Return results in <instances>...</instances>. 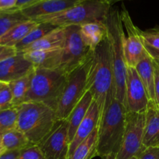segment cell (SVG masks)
Listing matches in <instances>:
<instances>
[{
    "instance_id": "d4e9b609",
    "label": "cell",
    "mask_w": 159,
    "mask_h": 159,
    "mask_svg": "<svg viewBox=\"0 0 159 159\" xmlns=\"http://www.w3.org/2000/svg\"><path fill=\"white\" fill-rule=\"evenodd\" d=\"M33 71L26 75L8 83L10 88L11 93H12V107H17L25 102L30 88Z\"/></svg>"
},
{
    "instance_id": "7c38bea8",
    "label": "cell",
    "mask_w": 159,
    "mask_h": 159,
    "mask_svg": "<svg viewBox=\"0 0 159 159\" xmlns=\"http://www.w3.org/2000/svg\"><path fill=\"white\" fill-rule=\"evenodd\" d=\"M125 100L127 112L145 113L149 107L147 94L134 67H127L126 69Z\"/></svg>"
},
{
    "instance_id": "ab89813d",
    "label": "cell",
    "mask_w": 159,
    "mask_h": 159,
    "mask_svg": "<svg viewBox=\"0 0 159 159\" xmlns=\"http://www.w3.org/2000/svg\"><path fill=\"white\" fill-rule=\"evenodd\" d=\"M157 159H159V147L157 148Z\"/></svg>"
},
{
    "instance_id": "d590c367",
    "label": "cell",
    "mask_w": 159,
    "mask_h": 159,
    "mask_svg": "<svg viewBox=\"0 0 159 159\" xmlns=\"http://www.w3.org/2000/svg\"><path fill=\"white\" fill-rule=\"evenodd\" d=\"M20 150L6 151L0 155V159H19Z\"/></svg>"
},
{
    "instance_id": "4dcf8cb0",
    "label": "cell",
    "mask_w": 159,
    "mask_h": 159,
    "mask_svg": "<svg viewBox=\"0 0 159 159\" xmlns=\"http://www.w3.org/2000/svg\"><path fill=\"white\" fill-rule=\"evenodd\" d=\"M140 36L144 43L153 48L159 49V30H140Z\"/></svg>"
},
{
    "instance_id": "484cf974",
    "label": "cell",
    "mask_w": 159,
    "mask_h": 159,
    "mask_svg": "<svg viewBox=\"0 0 159 159\" xmlns=\"http://www.w3.org/2000/svg\"><path fill=\"white\" fill-rule=\"evenodd\" d=\"M2 135L3 148L6 151L21 150L31 144L26 137L17 129H12L5 132Z\"/></svg>"
},
{
    "instance_id": "8fae6325",
    "label": "cell",
    "mask_w": 159,
    "mask_h": 159,
    "mask_svg": "<svg viewBox=\"0 0 159 159\" xmlns=\"http://www.w3.org/2000/svg\"><path fill=\"white\" fill-rule=\"evenodd\" d=\"M122 22L126 34L124 38V57L127 67H134L147 55L140 30L135 26L127 9L123 6L121 11Z\"/></svg>"
},
{
    "instance_id": "cb8c5ba5",
    "label": "cell",
    "mask_w": 159,
    "mask_h": 159,
    "mask_svg": "<svg viewBox=\"0 0 159 159\" xmlns=\"http://www.w3.org/2000/svg\"><path fill=\"white\" fill-rule=\"evenodd\" d=\"M58 26H55L48 23H38L37 26L33 28L21 41L19 42L14 47L16 51L17 52H22L25 48L34 43V42L39 40L41 38L45 37L46 34L54 30Z\"/></svg>"
},
{
    "instance_id": "60d3db41",
    "label": "cell",
    "mask_w": 159,
    "mask_h": 159,
    "mask_svg": "<svg viewBox=\"0 0 159 159\" xmlns=\"http://www.w3.org/2000/svg\"><path fill=\"white\" fill-rule=\"evenodd\" d=\"M153 61H154V60H153ZM154 61V62H155V63H156V64H157V65H158V67H159V61Z\"/></svg>"
},
{
    "instance_id": "1f68e13d",
    "label": "cell",
    "mask_w": 159,
    "mask_h": 159,
    "mask_svg": "<svg viewBox=\"0 0 159 159\" xmlns=\"http://www.w3.org/2000/svg\"><path fill=\"white\" fill-rule=\"evenodd\" d=\"M17 54L15 48L0 45V61Z\"/></svg>"
},
{
    "instance_id": "74e56055",
    "label": "cell",
    "mask_w": 159,
    "mask_h": 159,
    "mask_svg": "<svg viewBox=\"0 0 159 159\" xmlns=\"http://www.w3.org/2000/svg\"><path fill=\"white\" fill-rule=\"evenodd\" d=\"M40 1H41V0H17L15 9H17L20 10V9L27 7V6H31V5L38 2Z\"/></svg>"
},
{
    "instance_id": "44dd1931",
    "label": "cell",
    "mask_w": 159,
    "mask_h": 159,
    "mask_svg": "<svg viewBox=\"0 0 159 159\" xmlns=\"http://www.w3.org/2000/svg\"><path fill=\"white\" fill-rule=\"evenodd\" d=\"M64 40H65V27H57L39 40L28 46L20 53L43 51V50L60 49L63 47Z\"/></svg>"
},
{
    "instance_id": "8992f818",
    "label": "cell",
    "mask_w": 159,
    "mask_h": 159,
    "mask_svg": "<svg viewBox=\"0 0 159 159\" xmlns=\"http://www.w3.org/2000/svg\"><path fill=\"white\" fill-rule=\"evenodd\" d=\"M66 75L59 68H34L25 102H40L55 112L65 87Z\"/></svg>"
},
{
    "instance_id": "ffe728a7",
    "label": "cell",
    "mask_w": 159,
    "mask_h": 159,
    "mask_svg": "<svg viewBox=\"0 0 159 159\" xmlns=\"http://www.w3.org/2000/svg\"><path fill=\"white\" fill-rule=\"evenodd\" d=\"M80 36L84 44L91 51L107 37L104 22H94L80 26Z\"/></svg>"
},
{
    "instance_id": "e575fe53",
    "label": "cell",
    "mask_w": 159,
    "mask_h": 159,
    "mask_svg": "<svg viewBox=\"0 0 159 159\" xmlns=\"http://www.w3.org/2000/svg\"><path fill=\"white\" fill-rule=\"evenodd\" d=\"M143 46H144L145 51L147 53L148 55L155 61H159V49L153 48V47L147 44L144 42H143Z\"/></svg>"
},
{
    "instance_id": "83f0119b",
    "label": "cell",
    "mask_w": 159,
    "mask_h": 159,
    "mask_svg": "<svg viewBox=\"0 0 159 159\" xmlns=\"http://www.w3.org/2000/svg\"><path fill=\"white\" fill-rule=\"evenodd\" d=\"M17 107L0 110V134L12 129H17Z\"/></svg>"
},
{
    "instance_id": "b9f144b4",
    "label": "cell",
    "mask_w": 159,
    "mask_h": 159,
    "mask_svg": "<svg viewBox=\"0 0 159 159\" xmlns=\"http://www.w3.org/2000/svg\"><path fill=\"white\" fill-rule=\"evenodd\" d=\"M138 158V157H134V158H131V159H137Z\"/></svg>"
},
{
    "instance_id": "f35d334b",
    "label": "cell",
    "mask_w": 159,
    "mask_h": 159,
    "mask_svg": "<svg viewBox=\"0 0 159 159\" xmlns=\"http://www.w3.org/2000/svg\"><path fill=\"white\" fill-rule=\"evenodd\" d=\"M5 152L4 148H3V145H2V135L0 134V155Z\"/></svg>"
},
{
    "instance_id": "4fadbf2b",
    "label": "cell",
    "mask_w": 159,
    "mask_h": 159,
    "mask_svg": "<svg viewBox=\"0 0 159 159\" xmlns=\"http://www.w3.org/2000/svg\"><path fill=\"white\" fill-rule=\"evenodd\" d=\"M83 1L84 0H41L20 11L27 20H35L63 12Z\"/></svg>"
},
{
    "instance_id": "f546056e",
    "label": "cell",
    "mask_w": 159,
    "mask_h": 159,
    "mask_svg": "<svg viewBox=\"0 0 159 159\" xmlns=\"http://www.w3.org/2000/svg\"><path fill=\"white\" fill-rule=\"evenodd\" d=\"M12 93L8 83L1 82L0 87V110L12 107Z\"/></svg>"
},
{
    "instance_id": "603a6c76",
    "label": "cell",
    "mask_w": 159,
    "mask_h": 159,
    "mask_svg": "<svg viewBox=\"0 0 159 159\" xmlns=\"http://www.w3.org/2000/svg\"><path fill=\"white\" fill-rule=\"evenodd\" d=\"M98 129L97 127L91 134L76 147L67 159H92L97 156V141Z\"/></svg>"
},
{
    "instance_id": "836d02e7",
    "label": "cell",
    "mask_w": 159,
    "mask_h": 159,
    "mask_svg": "<svg viewBox=\"0 0 159 159\" xmlns=\"http://www.w3.org/2000/svg\"><path fill=\"white\" fill-rule=\"evenodd\" d=\"M157 148H146L137 159H157Z\"/></svg>"
},
{
    "instance_id": "ac0fdd59",
    "label": "cell",
    "mask_w": 159,
    "mask_h": 159,
    "mask_svg": "<svg viewBox=\"0 0 159 159\" xmlns=\"http://www.w3.org/2000/svg\"><path fill=\"white\" fill-rule=\"evenodd\" d=\"M135 68L146 90L150 104L157 106L154 93V61L147 54V55L136 65Z\"/></svg>"
},
{
    "instance_id": "8d00e7d4",
    "label": "cell",
    "mask_w": 159,
    "mask_h": 159,
    "mask_svg": "<svg viewBox=\"0 0 159 159\" xmlns=\"http://www.w3.org/2000/svg\"><path fill=\"white\" fill-rule=\"evenodd\" d=\"M17 0H0V10H8L15 8Z\"/></svg>"
},
{
    "instance_id": "9c48e42d",
    "label": "cell",
    "mask_w": 159,
    "mask_h": 159,
    "mask_svg": "<svg viewBox=\"0 0 159 159\" xmlns=\"http://www.w3.org/2000/svg\"><path fill=\"white\" fill-rule=\"evenodd\" d=\"M144 124L145 113L126 112L123 141L115 159H131L139 157L145 150L143 146Z\"/></svg>"
},
{
    "instance_id": "9a60e30c",
    "label": "cell",
    "mask_w": 159,
    "mask_h": 159,
    "mask_svg": "<svg viewBox=\"0 0 159 159\" xmlns=\"http://www.w3.org/2000/svg\"><path fill=\"white\" fill-rule=\"evenodd\" d=\"M100 120V112L98 104L93 99L85 117L78 127L73 140L70 142L68 157L73 152L80 144L87 139L92 132L98 127Z\"/></svg>"
},
{
    "instance_id": "52a82bcc",
    "label": "cell",
    "mask_w": 159,
    "mask_h": 159,
    "mask_svg": "<svg viewBox=\"0 0 159 159\" xmlns=\"http://www.w3.org/2000/svg\"><path fill=\"white\" fill-rule=\"evenodd\" d=\"M91 57L85 63L67 74L65 87L55 110L57 120H66L72 110L86 93Z\"/></svg>"
},
{
    "instance_id": "7bdbcfd3",
    "label": "cell",
    "mask_w": 159,
    "mask_h": 159,
    "mask_svg": "<svg viewBox=\"0 0 159 159\" xmlns=\"http://www.w3.org/2000/svg\"><path fill=\"white\" fill-rule=\"evenodd\" d=\"M112 1H114V2H116V1H118V0H112Z\"/></svg>"
},
{
    "instance_id": "f1b7e54d",
    "label": "cell",
    "mask_w": 159,
    "mask_h": 159,
    "mask_svg": "<svg viewBox=\"0 0 159 159\" xmlns=\"http://www.w3.org/2000/svg\"><path fill=\"white\" fill-rule=\"evenodd\" d=\"M19 159H45L37 144H31L20 151Z\"/></svg>"
},
{
    "instance_id": "d6986e66",
    "label": "cell",
    "mask_w": 159,
    "mask_h": 159,
    "mask_svg": "<svg viewBox=\"0 0 159 159\" xmlns=\"http://www.w3.org/2000/svg\"><path fill=\"white\" fill-rule=\"evenodd\" d=\"M92 101H93L92 95L89 91H86L80 100L75 106L68 117L66 118L70 142L72 141L78 127L85 117Z\"/></svg>"
},
{
    "instance_id": "ba28073f",
    "label": "cell",
    "mask_w": 159,
    "mask_h": 159,
    "mask_svg": "<svg viewBox=\"0 0 159 159\" xmlns=\"http://www.w3.org/2000/svg\"><path fill=\"white\" fill-rule=\"evenodd\" d=\"M91 54L92 51L84 44L81 38L80 26H65V40L59 69L69 74L85 63Z\"/></svg>"
},
{
    "instance_id": "ee69618b",
    "label": "cell",
    "mask_w": 159,
    "mask_h": 159,
    "mask_svg": "<svg viewBox=\"0 0 159 159\" xmlns=\"http://www.w3.org/2000/svg\"><path fill=\"white\" fill-rule=\"evenodd\" d=\"M0 87H1V82H0Z\"/></svg>"
},
{
    "instance_id": "6da1fadb",
    "label": "cell",
    "mask_w": 159,
    "mask_h": 159,
    "mask_svg": "<svg viewBox=\"0 0 159 159\" xmlns=\"http://www.w3.org/2000/svg\"><path fill=\"white\" fill-rule=\"evenodd\" d=\"M126 112V107L115 98L113 85L98 127L96 152L101 159H115L123 141Z\"/></svg>"
},
{
    "instance_id": "5b68a950",
    "label": "cell",
    "mask_w": 159,
    "mask_h": 159,
    "mask_svg": "<svg viewBox=\"0 0 159 159\" xmlns=\"http://www.w3.org/2000/svg\"><path fill=\"white\" fill-rule=\"evenodd\" d=\"M114 2L112 0H84L63 12L41 17L34 21L48 23L58 27L82 26L94 22H104Z\"/></svg>"
},
{
    "instance_id": "d6a6232c",
    "label": "cell",
    "mask_w": 159,
    "mask_h": 159,
    "mask_svg": "<svg viewBox=\"0 0 159 159\" xmlns=\"http://www.w3.org/2000/svg\"><path fill=\"white\" fill-rule=\"evenodd\" d=\"M154 65V93L157 107L159 108V67L155 62Z\"/></svg>"
},
{
    "instance_id": "277c9868",
    "label": "cell",
    "mask_w": 159,
    "mask_h": 159,
    "mask_svg": "<svg viewBox=\"0 0 159 159\" xmlns=\"http://www.w3.org/2000/svg\"><path fill=\"white\" fill-rule=\"evenodd\" d=\"M17 108V129L32 144H38L57 121L55 112L40 102H25Z\"/></svg>"
},
{
    "instance_id": "30bf717a",
    "label": "cell",
    "mask_w": 159,
    "mask_h": 159,
    "mask_svg": "<svg viewBox=\"0 0 159 159\" xmlns=\"http://www.w3.org/2000/svg\"><path fill=\"white\" fill-rule=\"evenodd\" d=\"M70 144L66 120H57L51 131L37 145L45 159H67Z\"/></svg>"
},
{
    "instance_id": "2e32d148",
    "label": "cell",
    "mask_w": 159,
    "mask_h": 159,
    "mask_svg": "<svg viewBox=\"0 0 159 159\" xmlns=\"http://www.w3.org/2000/svg\"><path fill=\"white\" fill-rule=\"evenodd\" d=\"M143 146L145 149L159 147V108L152 104L145 112Z\"/></svg>"
},
{
    "instance_id": "4316f807",
    "label": "cell",
    "mask_w": 159,
    "mask_h": 159,
    "mask_svg": "<svg viewBox=\"0 0 159 159\" xmlns=\"http://www.w3.org/2000/svg\"><path fill=\"white\" fill-rule=\"evenodd\" d=\"M25 20H27V19L19 9L15 8L8 10H0V37L12 26Z\"/></svg>"
},
{
    "instance_id": "7402d4cb",
    "label": "cell",
    "mask_w": 159,
    "mask_h": 159,
    "mask_svg": "<svg viewBox=\"0 0 159 159\" xmlns=\"http://www.w3.org/2000/svg\"><path fill=\"white\" fill-rule=\"evenodd\" d=\"M37 22L34 20H27L15 25L0 37V45L14 48L27 35L33 28L37 26Z\"/></svg>"
},
{
    "instance_id": "e0dca14e",
    "label": "cell",
    "mask_w": 159,
    "mask_h": 159,
    "mask_svg": "<svg viewBox=\"0 0 159 159\" xmlns=\"http://www.w3.org/2000/svg\"><path fill=\"white\" fill-rule=\"evenodd\" d=\"M23 54L35 69H57L62 61V48L29 51Z\"/></svg>"
},
{
    "instance_id": "3957f363",
    "label": "cell",
    "mask_w": 159,
    "mask_h": 159,
    "mask_svg": "<svg viewBox=\"0 0 159 159\" xmlns=\"http://www.w3.org/2000/svg\"><path fill=\"white\" fill-rule=\"evenodd\" d=\"M107 30V40L109 44L113 71V85L115 98L125 107L126 100V69L124 57L125 32L122 22L121 12L118 9H111L104 20Z\"/></svg>"
},
{
    "instance_id": "7a4b0ae2",
    "label": "cell",
    "mask_w": 159,
    "mask_h": 159,
    "mask_svg": "<svg viewBox=\"0 0 159 159\" xmlns=\"http://www.w3.org/2000/svg\"><path fill=\"white\" fill-rule=\"evenodd\" d=\"M113 86V71L107 37L92 51L86 91H89L98 104L100 117L104 111L108 96Z\"/></svg>"
},
{
    "instance_id": "5bb4252c",
    "label": "cell",
    "mask_w": 159,
    "mask_h": 159,
    "mask_svg": "<svg viewBox=\"0 0 159 159\" xmlns=\"http://www.w3.org/2000/svg\"><path fill=\"white\" fill-rule=\"evenodd\" d=\"M32 64L25 57L23 53L0 61V82L9 83L26 75L34 70Z\"/></svg>"
}]
</instances>
